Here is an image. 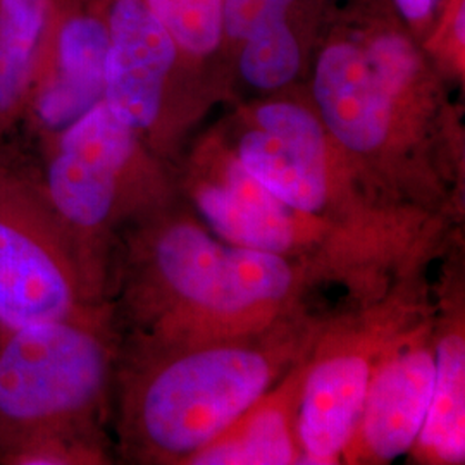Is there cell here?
Masks as SVG:
<instances>
[{"label":"cell","mask_w":465,"mask_h":465,"mask_svg":"<svg viewBox=\"0 0 465 465\" xmlns=\"http://www.w3.org/2000/svg\"><path fill=\"white\" fill-rule=\"evenodd\" d=\"M300 69V47L286 19L269 25L250 36L240 57V71L247 84L274 90L290 84Z\"/></svg>","instance_id":"cell-16"},{"label":"cell","mask_w":465,"mask_h":465,"mask_svg":"<svg viewBox=\"0 0 465 465\" xmlns=\"http://www.w3.org/2000/svg\"><path fill=\"white\" fill-rule=\"evenodd\" d=\"M45 0H0V116L23 97L45 26Z\"/></svg>","instance_id":"cell-14"},{"label":"cell","mask_w":465,"mask_h":465,"mask_svg":"<svg viewBox=\"0 0 465 465\" xmlns=\"http://www.w3.org/2000/svg\"><path fill=\"white\" fill-rule=\"evenodd\" d=\"M431 401L420 430V443L438 459L459 464L465 457L464 338L450 334L436 350Z\"/></svg>","instance_id":"cell-13"},{"label":"cell","mask_w":465,"mask_h":465,"mask_svg":"<svg viewBox=\"0 0 465 465\" xmlns=\"http://www.w3.org/2000/svg\"><path fill=\"white\" fill-rule=\"evenodd\" d=\"M371 369L362 357L330 359L311 372L302 401L300 438L305 464H330L362 416Z\"/></svg>","instance_id":"cell-10"},{"label":"cell","mask_w":465,"mask_h":465,"mask_svg":"<svg viewBox=\"0 0 465 465\" xmlns=\"http://www.w3.org/2000/svg\"><path fill=\"white\" fill-rule=\"evenodd\" d=\"M465 9L464 4L460 5V9H459V13H457V19H455V34H457V38L460 40V42H464L465 40Z\"/></svg>","instance_id":"cell-21"},{"label":"cell","mask_w":465,"mask_h":465,"mask_svg":"<svg viewBox=\"0 0 465 465\" xmlns=\"http://www.w3.org/2000/svg\"><path fill=\"white\" fill-rule=\"evenodd\" d=\"M436 378L434 357L426 350L403 353L369 382L364 434L371 450L386 460L407 453L424 426Z\"/></svg>","instance_id":"cell-9"},{"label":"cell","mask_w":465,"mask_h":465,"mask_svg":"<svg viewBox=\"0 0 465 465\" xmlns=\"http://www.w3.org/2000/svg\"><path fill=\"white\" fill-rule=\"evenodd\" d=\"M314 95L332 136L351 152L381 147L390 134L393 97L351 44H332L317 61Z\"/></svg>","instance_id":"cell-8"},{"label":"cell","mask_w":465,"mask_h":465,"mask_svg":"<svg viewBox=\"0 0 465 465\" xmlns=\"http://www.w3.org/2000/svg\"><path fill=\"white\" fill-rule=\"evenodd\" d=\"M143 2H145L149 7H152V5H155L159 0H143Z\"/></svg>","instance_id":"cell-22"},{"label":"cell","mask_w":465,"mask_h":465,"mask_svg":"<svg viewBox=\"0 0 465 465\" xmlns=\"http://www.w3.org/2000/svg\"><path fill=\"white\" fill-rule=\"evenodd\" d=\"M109 28L94 17L67 21L59 35V73L38 97V116L52 130H66L100 100L105 88Z\"/></svg>","instance_id":"cell-12"},{"label":"cell","mask_w":465,"mask_h":465,"mask_svg":"<svg viewBox=\"0 0 465 465\" xmlns=\"http://www.w3.org/2000/svg\"><path fill=\"white\" fill-rule=\"evenodd\" d=\"M223 4L224 0H159L150 11L161 19L176 45L205 55L221 42Z\"/></svg>","instance_id":"cell-17"},{"label":"cell","mask_w":465,"mask_h":465,"mask_svg":"<svg viewBox=\"0 0 465 465\" xmlns=\"http://www.w3.org/2000/svg\"><path fill=\"white\" fill-rule=\"evenodd\" d=\"M276 2H280L282 5H286V7H288V4H292L293 0H276Z\"/></svg>","instance_id":"cell-23"},{"label":"cell","mask_w":465,"mask_h":465,"mask_svg":"<svg viewBox=\"0 0 465 465\" xmlns=\"http://www.w3.org/2000/svg\"><path fill=\"white\" fill-rule=\"evenodd\" d=\"M367 64L382 88L397 99L417 73L414 47L399 35H384L364 50Z\"/></svg>","instance_id":"cell-18"},{"label":"cell","mask_w":465,"mask_h":465,"mask_svg":"<svg viewBox=\"0 0 465 465\" xmlns=\"http://www.w3.org/2000/svg\"><path fill=\"white\" fill-rule=\"evenodd\" d=\"M134 150V128L116 117L105 100L64 130L45 190L64 224L95 230L109 219Z\"/></svg>","instance_id":"cell-5"},{"label":"cell","mask_w":465,"mask_h":465,"mask_svg":"<svg viewBox=\"0 0 465 465\" xmlns=\"http://www.w3.org/2000/svg\"><path fill=\"white\" fill-rule=\"evenodd\" d=\"M401 15L411 21H422L431 15L436 0H395Z\"/></svg>","instance_id":"cell-20"},{"label":"cell","mask_w":465,"mask_h":465,"mask_svg":"<svg viewBox=\"0 0 465 465\" xmlns=\"http://www.w3.org/2000/svg\"><path fill=\"white\" fill-rule=\"evenodd\" d=\"M266 359L252 350H202L159 371L138 403V426L153 449L184 455L209 447L264 395Z\"/></svg>","instance_id":"cell-2"},{"label":"cell","mask_w":465,"mask_h":465,"mask_svg":"<svg viewBox=\"0 0 465 465\" xmlns=\"http://www.w3.org/2000/svg\"><path fill=\"white\" fill-rule=\"evenodd\" d=\"M155 262L164 282L183 299L217 312H238L282 299L293 274L280 253L223 247L193 224H176L161 234Z\"/></svg>","instance_id":"cell-4"},{"label":"cell","mask_w":465,"mask_h":465,"mask_svg":"<svg viewBox=\"0 0 465 465\" xmlns=\"http://www.w3.org/2000/svg\"><path fill=\"white\" fill-rule=\"evenodd\" d=\"M107 28L104 100L134 132L150 128L161 111L176 44L143 0H116Z\"/></svg>","instance_id":"cell-7"},{"label":"cell","mask_w":465,"mask_h":465,"mask_svg":"<svg viewBox=\"0 0 465 465\" xmlns=\"http://www.w3.org/2000/svg\"><path fill=\"white\" fill-rule=\"evenodd\" d=\"M292 462V440L284 417L278 411L261 412L242 436L221 445L205 447L193 459V464L202 465H282Z\"/></svg>","instance_id":"cell-15"},{"label":"cell","mask_w":465,"mask_h":465,"mask_svg":"<svg viewBox=\"0 0 465 465\" xmlns=\"http://www.w3.org/2000/svg\"><path fill=\"white\" fill-rule=\"evenodd\" d=\"M286 5L276 0H224L223 30L232 38L249 40L269 25L286 19Z\"/></svg>","instance_id":"cell-19"},{"label":"cell","mask_w":465,"mask_h":465,"mask_svg":"<svg viewBox=\"0 0 465 465\" xmlns=\"http://www.w3.org/2000/svg\"><path fill=\"white\" fill-rule=\"evenodd\" d=\"M195 199L214 232L232 245L274 253L292 247L290 207L257 182L238 159L230 163L221 183L200 188Z\"/></svg>","instance_id":"cell-11"},{"label":"cell","mask_w":465,"mask_h":465,"mask_svg":"<svg viewBox=\"0 0 465 465\" xmlns=\"http://www.w3.org/2000/svg\"><path fill=\"white\" fill-rule=\"evenodd\" d=\"M259 130L245 134L238 161L290 209L316 213L328 195L324 134L316 117L295 104H266Z\"/></svg>","instance_id":"cell-6"},{"label":"cell","mask_w":465,"mask_h":465,"mask_svg":"<svg viewBox=\"0 0 465 465\" xmlns=\"http://www.w3.org/2000/svg\"><path fill=\"white\" fill-rule=\"evenodd\" d=\"M61 224L45 190L0 178V322L11 330L69 317L74 286Z\"/></svg>","instance_id":"cell-3"},{"label":"cell","mask_w":465,"mask_h":465,"mask_svg":"<svg viewBox=\"0 0 465 465\" xmlns=\"http://www.w3.org/2000/svg\"><path fill=\"white\" fill-rule=\"evenodd\" d=\"M0 347V450L16 462L84 414L105 381L99 340L67 319L13 330Z\"/></svg>","instance_id":"cell-1"}]
</instances>
